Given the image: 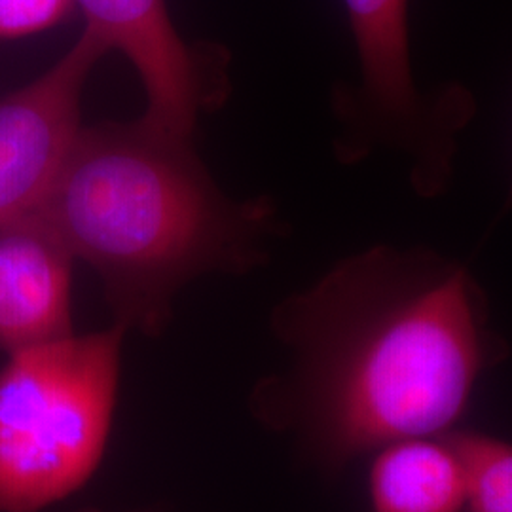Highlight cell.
<instances>
[{
    "label": "cell",
    "mask_w": 512,
    "mask_h": 512,
    "mask_svg": "<svg viewBox=\"0 0 512 512\" xmlns=\"http://www.w3.org/2000/svg\"><path fill=\"white\" fill-rule=\"evenodd\" d=\"M291 349L256 414L336 473L401 440L454 431L480 378L511 349L467 266L378 245L349 256L274 313Z\"/></svg>",
    "instance_id": "obj_1"
},
{
    "label": "cell",
    "mask_w": 512,
    "mask_h": 512,
    "mask_svg": "<svg viewBox=\"0 0 512 512\" xmlns=\"http://www.w3.org/2000/svg\"><path fill=\"white\" fill-rule=\"evenodd\" d=\"M37 211L99 275L116 323L147 336L184 285L255 268L277 232L272 203L228 198L192 139L141 118L82 126Z\"/></svg>",
    "instance_id": "obj_2"
},
{
    "label": "cell",
    "mask_w": 512,
    "mask_h": 512,
    "mask_svg": "<svg viewBox=\"0 0 512 512\" xmlns=\"http://www.w3.org/2000/svg\"><path fill=\"white\" fill-rule=\"evenodd\" d=\"M126 329L67 336L0 370V512H38L97 471L116 408Z\"/></svg>",
    "instance_id": "obj_3"
},
{
    "label": "cell",
    "mask_w": 512,
    "mask_h": 512,
    "mask_svg": "<svg viewBox=\"0 0 512 512\" xmlns=\"http://www.w3.org/2000/svg\"><path fill=\"white\" fill-rule=\"evenodd\" d=\"M359 61V84L338 99L340 154L361 160L374 148L401 152L410 184L425 200L452 183L461 131L476 114L471 90L446 82L421 90L410 52V0H344Z\"/></svg>",
    "instance_id": "obj_4"
},
{
    "label": "cell",
    "mask_w": 512,
    "mask_h": 512,
    "mask_svg": "<svg viewBox=\"0 0 512 512\" xmlns=\"http://www.w3.org/2000/svg\"><path fill=\"white\" fill-rule=\"evenodd\" d=\"M109 52L86 27L50 71L0 101V230L50 190L82 128L84 86Z\"/></svg>",
    "instance_id": "obj_5"
},
{
    "label": "cell",
    "mask_w": 512,
    "mask_h": 512,
    "mask_svg": "<svg viewBox=\"0 0 512 512\" xmlns=\"http://www.w3.org/2000/svg\"><path fill=\"white\" fill-rule=\"evenodd\" d=\"M86 27L110 52L128 57L139 74L147 110L143 122L169 137L192 139L209 103L202 55L188 46L169 18L165 0H74Z\"/></svg>",
    "instance_id": "obj_6"
},
{
    "label": "cell",
    "mask_w": 512,
    "mask_h": 512,
    "mask_svg": "<svg viewBox=\"0 0 512 512\" xmlns=\"http://www.w3.org/2000/svg\"><path fill=\"white\" fill-rule=\"evenodd\" d=\"M74 260L37 207L0 230V348L14 355L73 334Z\"/></svg>",
    "instance_id": "obj_7"
},
{
    "label": "cell",
    "mask_w": 512,
    "mask_h": 512,
    "mask_svg": "<svg viewBox=\"0 0 512 512\" xmlns=\"http://www.w3.org/2000/svg\"><path fill=\"white\" fill-rule=\"evenodd\" d=\"M368 499V512H467L469 480L452 431L378 450Z\"/></svg>",
    "instance_id": "obj_8"
},
{
    "label": "cell",
    "mask_w": 512,
    "mask_h": 512,
    "mask_svg": "<svg viewBox=\"0 0 512 512\" xmlns=\"http://www.w3.org/2000/svg\"><path fill=\"white\" fill-rule=\"evenodd\" d=\"M469 480L467 512H512V444L473 431H452Z\"/></svg>",
    "instance_id": "obj_9"
},
{
    "label": "cell",
    "mask_w": 512,
    "mask_h": 512,
    "mask_svg": "<svg viewBox=\"0 0 512 512\" xmlns=\"http://www.w3.org/2000/svg\"><path fill=\"white\" fill-rule=\"evenodd\" d=\"M74 8V0H0V38L29 37L48 31Z\"/></svg>",
    "instance_id": "obj_10"
},
{
    "label": "cell",
    "mask_w": 512,
    "mask_h": 512,
    "mask_svg": "<svg viewBox=\"0 0 512 512\" xmlns=\"http://www.w3.org/2000/svg\"><path fill=\"white\" fill-rule=\"evenodd\" d=\"M505 209H512V181L511 190H509V194H507V202H505Z\"/></svg>",
    "instance_id": "obj_11"
},
{
    "label": "cell",
    "mask_w": 512,
    "mask_h": 512,
    "mask_svg": "<svg viewBox=\"0 0 512 512\" xmlns=\"http://www.w3.org/2000/svg\"><path fill=\"white\" fill-rule=\"evenodd\" d=\"M80 512H107V511H101V509H86V511H80ZM131 512H148V511H131Z\"/></svg>",
    "instance_id": "obj_12"
}]
</instances>
